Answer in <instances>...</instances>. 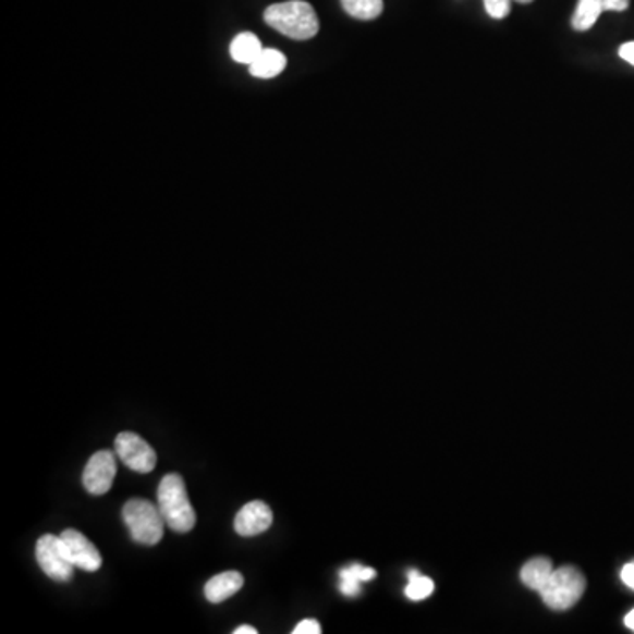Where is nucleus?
I'll return each mask as SVG.
<instances>
[{
  "label": "nucleus",
  "mask_w": 634,
  "mask_h": 634,
  "mask_svg": "<svg viewBox=\"0 0 634 634\" xmlns=\"http://www.w3.org/2000/svg\"><path fill=\"white\" fill-rule=\"evenodd\" d=\"M37 564L41 565L45 575L56 582H70L74 575L73 562L65 553L64 542L60 536L45 534L36 545Z\"/></svg>",
  "instance_id": "nucleus-5"
},
{
  "label": "nucleus",
  "mask_w": 634,
  "mask_h": 634,
  "mask_svg": "<svg viewBox=\"0 0 634 634\" xmlns=\"http://www.w3.org/2000/svg\"><path fill=\"white\" fill-rule=\"evenodd\" d=\"M321 624L314 619H305L293 630V634H321Z\"/></svg>",
  "instance_id": "nucleus-19"
},
{
  "label": "nucleus",
  "mask_w": 634,
  "mask_h": 634,
  "mask_svg": "<svg viewBox=\"0 0 634 634\" xmlns=\"http://www.w3.org/2000/svg\"><path fill=\"white\" fill-rule=\"evenodd\" d=\"M622 584L634 590V561L627 562L621 570Z\"/></svg>",
  "instance_id": "nucleus-21"
},
{
  "label": "nucleus",
  "mask_w": 634,
  "mask_h": 634,
  "mask_svg": "<svg viewBox=\"0 0 634 634\" xmlns=\"http://www.w3.org/2000/svg\"><path fill=\"white\" fill-rule=\"evenodd\" d=\"M60 538L64 542L65 553L76 570L94 573L101 568V553L94 547V542L88 541L82 533L74 531V528H65L64 533L60 534Z\"/></svg>",
  "instance_id": "nucleus-8"
},
{
  "label": "nucleus",
  "mask_w": 634,
  "mask_h": 634,
  "mask_svg": "<svg viewBox=\"0 0 634 634\" xmlns=\"http://www.w3.org/2000/svg\"><path fill=\"white\" fill-rule=\"evenodd\" d=\"M341 593L348 598H356L362 594V585L350 582V580H341Z\"/></svg>",
  "instance_id": "nucleus-20"
},
{
  "label": "nucleus",
  "mask_w": 634,
  "mask_h": 634,
  "mask_svg": "<svg viewBox=\"0 0 634 634\" xmlns=\"http://www.w3.org/2000/svg\"><path fill=\"white\" fill-rule=\"evenodd\" d=\"M285 65H288V59L282 51L265 48L261 56L248 65V71L254 78L270 80L279 76L285 70Z\"/></svg>",
  "instance_id": "nucleus-11"
},
{
  "label": "nucleus",
  "mask_w": 634,
  "mask_h": 634,
  "mask_svg": "<svg viewBox=\"0 0 634 634\" xmlns=\"http://www.w3.org/2000/svg\"><path fill=\"white\" fill-rule=\"evenodd\" d=\"M630 8V0H602L605 11H625Z\"/></svg>",
  "instance_id": "nucleus-22"
},
{
  "label": "nucleus",
  "mask_w": 634,
  "mask_h": 634,
  "mask_svg": "<svg viewBox=\"0 0 634 634\" xmlns=\"http://www.w3.org/2000/svg\"><path fill=\"white\" fill-rule=\"evenodd\" d=\"M244 576L239 571H224L208 580L205 585V598L210 602H222L235 596L240 588L244 587Z\"/></svg>",
  "instance_id": "nucleus-10"
},
{
  "label": "nucleus",
  "mask_w": 634,
  "mask_h": 634,
  "mask_svg": "<svg viewBox=\"0 0 634 634\" xmlns=\"http://www.w3.org/2000/svg\"><path fill=\"white\" fill-rule=\"evenodd\" d=\"M585 587H587V580L578 568L562 565L559 570H553L552 576L548 578L539 594H541L542 602L550 610L565 611L575 607L582 599Z\"/></svg>",
  "instance_id": "nucleus-4"
},
{
  "label": "nucleus",
  "mask_w": 634,
  "mask_h": 634,
  "mask_svg": "<svg viewBox=\"0 0 634 634\" xmlns=\"http://www.w3.org/2000/svg\"><path fill=\"white\" fill-rule=\"evenodd\" d=\"M624 624L627 630L634 631V608L625 615Z\"/></svg>",
  "instance_id": "nucleus-25"
},
{
  "label": "nucleus",
  "mask_w": 634,
  "mask_h": 634,
  "mask_svg": "<svg viewBox=\"0 0 634 634\" xmlns=\"http://www.w3.org/2000/svg\"><path fill=\"white\" fill-rule=\"evenodd\" d=\"M341 4L345 13L364 22L376 20L382 13V0H341Z\"/></svg>",
  "instance_id": "nucleus-15"
},
{
  "label": "nucleus",
  "mask_w": 634,
  "mask_h": 634,
  "mask_svg": "<svg viewBox=\"0 0 634 634\" xmlns=\"http://www.w3.org/2000/svg\"><path fill=\"white\" fill-rule=\"evenodd\" d=\"M261 41L253 33H242L231 41L230 53L239 64H253L261 56Z\"/></svg>",
  "instance_id": "nucleus-13"
},
{
  "label": "nucleus",
  "mask_w": 634,
  "mask_h": 634,
  "mask_svg": "<svg viewBox=\"0 0 634 634\" xmlns=\"http://www.w3.org/2000/svg\"><path fill=\"white\" fill-rule=\"evenodd\" d=\"M407 587H405V596L411 601H423V599H427L428 596H432L434 585L432 580L428 578V576H423L419 571H410V575H407Z\"/></svg>",
  "instance_id": "nucleus-16"
},
{
  "label": "nucleus",
  "mask_w": 634,
  "mask_h": 634,
  "mask_svg": "<svg viewBox=\"0 0 634 634\" xmlns=\"http://www.w3.org/2000/svg\"><path fill=\"white\" fill-rule=\"evenodd\" d=\"M519 4H528V2H533V0H515Z\"/></svg>",
  "instance_id": "nucleus-26"
},
{
  "label": "nucleus",
  "mask_w": 634,
  "mask_h": 634,
  "mask_svg": "<svg viewBox=\"0 0 634 634\" xmlns=\"http://www.w3.org/2000/svg\"><path fill=\"white\" fill-rule=\"evenodd\" d=\"M602 11V0H578L571 24L578 33H585L598 22Z\"/></svg>",
  "instance_id": "nucleus-14"
},
{
  "label": "nucleus",
  "mask_w": 634,
  "mask_h": 634,
  "mask_svg": "<svg viewBox=\"0 0 634 634\" xmlns=\"http://www.w3.org/2000/svg\"><path fill=\"white\" fill-rule=\"evenodd\" d=\"M265 22L277 33L307 41L319 33V19L313 5L305 0H288L281 4H273L265 11Z\"/></svg>",
  "instance_id": "nucleus-1"
},
{
  "label": "nucleus",
  "mask_w": 634,
  "mask_h": 634,
  "mask_svg": "<svg viewBox=\"0 0 634 634\" xmlns=\"http://www.w3.org/2000/svg\"><path fill=\"white\" fill-rule=\"evenodd\" d=\"M619 56H621L625 62H630L631 65H634V41L624 42L621 50H619Z\"/></svg>",
  "instance_id": "nucleus-23"
},
{
  "label": "nucleus",
  "mask_w": 634,
  "mask_h": 634,
  "mask_svg": "<svg viewBox=\"0 0 634 634\" xmlns=\"http://www.w3.org/2000/svg\"><path fill=\"white\" fill-rule=\"evenodd\" d=\"M117 476V459L111 451H97L90 456L83 471V487L93 496H105L110 492Z\"/></svg>",
  "instance_id": "nucleus-7"
},
{
  "label": "nucleus",
  "mask_w": 634,
  "mask_h": 634,
  "mask_svg": "<svg viewBox=\"0 0 634 634\" xmlns=\"http://www.w3.org/2000/svg\"><path fill=\"white\" fill-rule=\"evenodd\" d=\"M157 505L171 531L184 534L193 531L196 525V513L188 501L187 488L180 474H166L162 478L157 490Z\"/></svg>",
  "instance_id": "nucleus-2"
},
{
  "label": "nucleus",
  "mask_w": 634,
  "mask_h": 634,
  "mask_svg": "<svg viewBox=\"0 0 634 634\" xmlns=\"http://www.w3.org/2000/svg\"><path fill=\"white\" fill-rule=\"evenodd\" d=\"M553 565L547 557H534L531 561L525 562L524 568L520 571L522 584L533 590H541L547 584L548 578L552 576Z\"/></svg>",
  "instance_id": "nucleus-12"
},
{
  "label": "nucleus",
  "mask_w": 634,
  "mask_h": 634,
  "mask_svg": "<svg viewBox=\"0 0 634 634\" xmlns=\"http://www.w3.org/2000/svg\"><path fill=\"white\" fill-rule=\"evenodd\" d=\"M235 634H258V630L253 625H240V627H236Z\"/></svg>",
  "instance_id": "nucleus-24"
},
{
  "label": "nucleus",
  "mask_w": 634,
  "mask_h": 634,
  "mask_svg": "<svg viewBox=\"0 0 634 634\" xmlns=\"http://www.w3.org/2000/svg\"><path fill=\"white\" fill-rule=\"evenodd\" d=\"M376 570L359 564L350 565V568H345V570L341 571V580H350V582H356V584L370 582V580L376 578Z\"/></svg>",
  "instance_id": "nucleus-17"
},
{
  "label": "nucleus",
  "mask_w": 634,
  "mask_h": 634,
  "mask_svg": "<svg viewBox=\"0 0 634 634\" xmlns=\"http://www.w3.org/2000/svg\"><path fill=\"white\" fill-rule=\"evenodd\" d=\"M122 519L130 528L131 538L139 545L154 547L164 536V516L159 505L147 499H130L125 502Z\"/></svg>",
  "instance_id": "nucleus-3"
},
{
  "label": "nucleus",
  "mask_w": 634,
  "mask_h": 634,
  "mask_svg": "<svg viewBox=\"0 0 634 634\" xmlns=\"http://www.w3.org/2000/svg\"><path fill=\"white\" fill-rule=\"evenodd\" d=\"M273 522L270 505L263 501H253L239 511L235 519V531L244 538H253L258 534L267 533Z\"/></svg>",
  "instance_id": "nucleus-9"
},
{
  "label": "nucleus",
  "mask_w": 634,
  "mask_h": 634,
  "mask_svg": "<svg viewBox=\"0 0 634 634\" xmlns=\"http://www.w3.org/2000/svg\"><path fill=\"white\" fill-rule=\"evenodd\" d=\"M115 451L124 465L134 473L148 474L156 470V451L138 434H119L115 439Z\"/></svg>",
  "instance_id": "nucleus-6"
},
{
  "label": "nucleus",
  "mask_w": 634,
  "mask_h": 634,
  "mask_svg": "<svg viewBox=\"0 0 634 634\" xmlns=\"http://www.w3.org/2000/svg\"><path fill=\"white\" fill-rule=\"evenodd\" d=\"M487 13L496 20H502L510 14L511 0H483Z\"/></svg>",
  "instance_id": "nucleus-18"
}]
</instances>
